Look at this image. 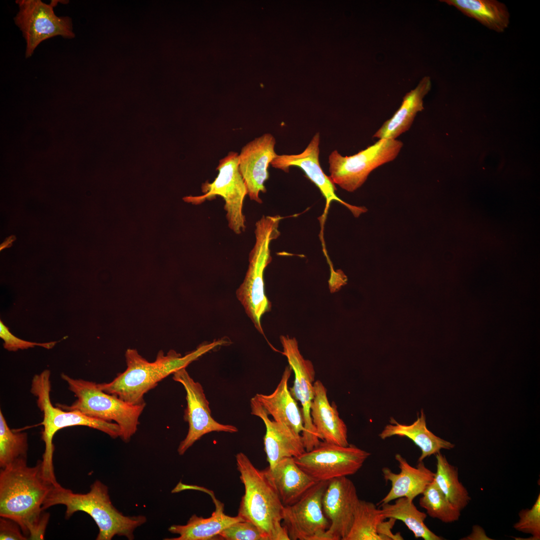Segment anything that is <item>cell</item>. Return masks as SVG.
<instances>
[{
	"label": "cell",
	"mask_w": 540,
	"mask_h": 540,
	"mask_svg": "<svg viewBox=\"0 0 540 540\" xmlns=\"http://www.w3.org/2000/svg\"><path fill=\"white\" fill-rule=\"evenodd\" d=\"M54 483L45 475L42 460L28 466L16 460L0 472V516L16 522L30 540H43L50 514L44 502Z\"/></svg>",
	"instance_id": "cell-1"
},
{
	"label": "cell",
	"mask_w": 540,
	"mask_h": 540,
	"mask_svg": "<svg viewBox=\"0 0 540 540\" xmlns=\"http://www.w3.org/2000/svg\"><path fill=\"white\" fill-rule=\"evenodd\" d=\"M225 340H214L200 344L196 350L182 356L175 350H170L166 355L162 350L156 360L150 362L136 349L128 348L125 354L126 368L110 382L98 384L104 392L114 395L133 405L145 404L144 396L158 383L171 374L182 368L214 348L226 344Z\"/></svg>",
	"instance_id": "cell-2"
},
{
	"label": "cell",
	"mask_w": 540,
	"mask_h": 540,
	"mask_svg": "<svg viewBox=\"0 0 540 540\" xmlns=\"http://www.w3.org/2000/svg\"><path fill=\"white\" fill-rule=\"evenodd\" d=\"M57 504L66 506V518L78 511L89 514L98 528L97 540H110L116 535L133 540L135 529L146 521L144 516H128L120 512L112 504L107 486L99 480L94 482L86 494L73 492L58 483L54 484L42 509Z\"/></svg>",
	"instance_id": "cell-3"
},
{
	"label": "cell",
	"mask_w": 540,
	"mask_h": 540,
	"mask_svg": "<svg viewBox=\"0 0 540 540\" xmlns=\"http://www.w3.org/2000/svg\"><path fill=\"white\" fill-rule=\"evenodd\" d=\"M236 459L244 486L238 515L256 525L266 540H290L282 524L284 505L264 470L256 468L242 452Z\"/></svg>",
	"instance_id": "cell-4"
},
{
	"label": "cell",
	"mask_w": 540,
	"mask_h": 540,
	"mask_svg": "<svg viewBox=\"0 0 540 540\" xmlns=\"http://www.w3.org/2000/svg\"><path fill=\"white\" fill-rule=\"evenodd\" d=\"M284 218L279 215L263 216L256 223V242L249 255V265L243 282L236 296L256 328L264 334L261 318L271 310L272 304L264 293V270L272 260L270 244L280 235L278 228Z\"/></svg>",
	"instance_id": "cell-5"
},
{
	"label": "cell",
	"mask_w": 540,
	"mask_h": 540,
	"mask_svg": "<svg viewBox=\"0 0 540 540\" xmlns=\"http://www.w3.org/2000/svg\"><path fill=\"white\" fill-rule=\"evenodd\" d=\"M50 372L46 370L32 378L30 392L36 398L37 405L42 412L44 426L42 439L45 450L42 460L44 473L53 482H57L54 472L53 454L54 450L52 438L55 434L63 428L76 426H88L102 432L111 438L120 437L121 430L116 423L93 418L78 411H68L52 404Z\"/></svg>",
	"instance_id": "cell-6"
},
{
	"label": "cell",
	"mask_w": 540,
	"mask_h": 540,
	"mask_svg": "<svg viewBox=\"0 0 540 540\" xmlns=\"http://www.w3.org/2000/svg\"><path fill=\"white\" fill-rule=\"evenodd\" d=\"M61 377L77 399L70 406L58 404L56 406L65 410L78 411L91 418L110 422L114 420L120 427V438L124 442L130 441L138 430L139 418L146 403L131 404L104 392L94 382L74 379L63 373Z\"/></svg>",
	"instance_id": "cell-7"
},
{
	"label": "cell",
	"mask_w": 540,
	"mask_h": 540,
	"mask_svg": "<svg viewBox=\"0 0 540 540\" xmlns=\"http://www.w3.org/2000/svg\"><path fill=\"white\" fill-rule=\"evenodd\" d=\"M216 170L218 174L214 180L202 184L204 194L186 196L184 200L198 204L206 200H212L217 196H221L225 202L224 208L229 228L236 234H240L246 228L242 208L248 191L238 170V154L230 152L219 160Z\"/></svg>",
	"instance_id": "cell-8"
},
{
	"label": "cell",
	"mask_w": 540,
	"mask_h": 540,
	"mask_svg": "<svg viewBox=\"0 0 540 540\" xmlns=\"http://www.w3.org/2000/svg\"><path fill=\"white\" fill-rule=\"evenodd\" d=\"M402 146L396 139H380L350 156H343L334 150L328 156L330 176L334 184L353 192L363 184L373 170L394 160Z\"/></svg>",
	"instance_id": "cell-9"
},
{
	"label": "cell",
	"mask_w": 540,
	"mask_h": 540,
	"mask_svg": "<svg viewBox=\"0 0 540 540\" xmlns=\"http://www.w3.org/2000/svg\"><path fill=\"white\" fill-rule=\"evenodd\" d=\"M370 455L352 444L344 446L323 441L294 459L297 465L317 482L354 474Z\"/></svg>",
	"instance_id": "cell-10"
},
{
	"label": "cell",
	"mask_w": 540,
	"mask_h": 540,
	"mask_svg": "<svg viewBox=\"0 0 540 540\" xmlns=\"http://www.w3.org/2000/svg\"><path fill=\"white\" fill-rule=\"evenodd\" d=\"M18 12L14 22L22 32L26 42L25 56L30 57L43 41L56 36L72 39L75 37L72 18L58 16L54 10L53 0L46 4L40 0H16Z\"/></svg>",
	"instance_id": "cell-11"
},
{
	"label": "cell",
	"mask_w": 540,
	"mask_h": 540,
	"mask_svg": "<svg viewBox=\"0 0 540 540\" xmlns=\"http://www.w3.org/2000/svg\"><path fill=\"white\" fill-rule=\"evenodd\" d=\"M328 481L316 482L298 500L284 506L282 522L292 540H328L330 523L322 499Z\"/></svg>",
	"instance_id": "cell-12"
},
{
	"label": "cell",
	"mask_w": 540,
	"mask_h": 540,
	"mask_svg": "<svg viewBox=\"0 0 540 540\" xmlns=\"http://www.w3.org/2000/svg\"><path fill=\"white\" fill-rule=\"evenodd\" d=\"M172 374V379L184 387L187 402L184 418L188 423L189 428L186 436L178 446V452L180 455H183L196 442L206 434L212 432L234 433L238 431L236 427L220 424L212 418L202 386L190 377L186 368H182Z\"/></svg>",
	"instance_id": "cell-13"
},
{
	"label": "cell",
	"mask_w": 540,
	"mask_h": 540,
	"mask_svg": "<svg viewBox=\"0 0 540 540\" xmlns=\"http://www.w3.org/2000/svg\"><path fill=\"white\" fill-rule=\"evenodd\" d=\"M280 340L283 348L282 353L287 358L288 366L294 372V385L289 390L292 397L302 406L304 430L302 436L306 450L308 452L320 442L310 416V406L314 397L315 371L312 362L302 355L294 338L281 336Z\"/></svg>",
	"instance_id": "cell-14"
},
{
	"label": "cell",
	"mask_w": 540,
	"mask_h": 540,
	"mask_svg": "<svg viewBox=\"0 0 540 540\" xmlns=\"http://www.w3.org/2000/svg\"><path fill=\"white\" fill-rule=\"evenodd\" d=\"M358 498L354 482L346 476L328 481L324 494V512L330 522L328 540H344L352 527Z\"/></svg>",
	"instance_id": "cell-15"
},
{
	"label": "cell",
	"mask_w": 540,
	"mask_h": 540,
	"mask_svg": "<svg viewBox=\"0 0 540 540\" xmlns=\"http://www.w3.org/2000/svg\"><path fill=\"white\" fill-rule=\"evenodd\" d=\"M320 134L317 132L302 153L298 154H278L270 164L272 167L285 172H288L290 168L292 166L300 168L320 190L326 198V209H328L330 202L334 200L346 206L355 217L359 216L366 212L367 209L364 206L350 204L337 196L334 184L330 176L324 174L320 164Z\"/></svg>",
	"instance_id": "cell-16"
},
{
	"label": "cell",
	"mask_w": 540,
	"mask_h": 540,
	"mask_svg": "<svg viewBox=\"0 0 540 540\" xmlns=\"http://www.w3.org/2000/svg\"><path fill=\"white\" fill-rule=\"evenodd\" d=\"M276 139L270 134L255 138L242 147L238 154V170L246 186L250 199L262 204L260 193L266 192L265 182L268 179V168L277 156Z\"/></svg>",
	"instance_id": "cell-17"
},
{
	"label": "cell",
	"mask_w": 540,
	"mask_h": 540,
	"mask_svg": "<svg viewBox=\"0 0 540 540\" xmlns=\"http://www.w3.org/2000/svg\"><path fill=\"white\" fill-rule=\"evenodd\" d=\"M250 408L251 414L260 418L266 426L264 450L268 467H273L285 458H296L306 452L302 435L282 422L270 420L255 396L250 400Z\"/></svg>",
	"instance_id": "cell-18"
},
{
	"label": "cell",
	"mask_w": 540,
	"mask_h": 540,
	"mask_svg": "<svg viewBox=\"0 0 540 540\" xmlns=\"http://www.w3.org/2000/svg\"><path fill=\"white\" fill-rule=\"evenodd\" d=\"M395 459L398 463L399 473H394L387 467L382 468L384 478L390 482L391 488L379 502L380 504L402 497L413 501L434 480L435 473L426 468L423 461L418 462L414 467L399 454L395 455Z\"/></svg>",
	"instance_id": "cell-19"
},
{
	"label": "cell",
	"mask_w": 540,
	"mask_h": 540,
	"mask_svg": "<svg viewBox=\"0 0 540 540\" xmlns=\"http://www.w3.org/2000/svg\"><path fill=\"white\" fill-rule=\"evenodd\" d=\"M314 386L310 416L319 439L340 446H348L347 427L339 416L336 406L330 404L327 390L321 381H315Z\"/></svg>",
	"instance_id": "cell-20"
},
{
	"label": "cell",
	"mask_w": 540,
	"mask_h": 540,
	"mask_svg": "<svg viewBox=\"0 0 540 540\" xmlns=\"http://www.w3.org/2000/svg\"><path fill=\"white\" fill-rule=\"evenodd\" d=\"M292 369L286 366L275 390L270 394H257L255 397L274 420L288 426L296 434L304 430L302 414L288 389Z\"/></svg>",
	"instance_id": "cell-21"
},
{
	"label": "cell",
	"mask_w": 540,
	"mask_h": 540,
	"mask_svg": "<svg viewBox=\"0 0 540 540\" xmlns=\"http://www.w3.org/2000/svg\"><path fill=\"white\" fill-rule=\"evenodd\" d=\"M264 470L284 506L296 502L316 483L297 465L294 458H285Z\"/></svg>",
	"instance_id": "cell-22"
},
{
	"label": "cell",
	"mask_w": 540,
	"mask_h": 540,
	"mask_svg": "<svg viewBox=\"0 0 540 540\" xmlns=\"http://www.w3.org/2000/svg\"><path fill=\"white\" fill-rule=\"evenodd\" d=\"M384 520L380 509L374 504L360 500L352 527L344 540H403L400 534L392 532L396 520Z\"/></svg>",
	"instance_id": "cell-23"
},
{
	"label": "cell",
	"mask_w": 540,
	"mask_h": 540,
	"mask_svg": "<svg viewBox=\"0 0 540 540\" xmlns=\"http://www.w3.org/2000/svg\"><path fill=\"white\" fill-rule=\"evenodd\" d=\"M216 510L207 518L193 514L184 525H172L168 529L172 534H178L176 538L166 540H210L220 538V534L231 524L244 520L240 516H230L224 512V504L212 496Z\"/></svg>",
	"instance_id": "cell-24"
},
{
	"label": "cell",
	"mask_w": 540,
	"mask_h": 540,
	"mask_svg": "<svg viewBox=\"0 0 540 540\" xmlns=\"http://www.w3.org/2000/svg\"><path fill=\"white\" fill-rule=\"evenodd\" d=\"M390 423L379 434L380 438L385 440L398 436L410 438L421 450L418 462L440 452L442 449L450 450L454 447V444L436 436L427 428L422 410L420 416L410 424H399L392 418H390Z\"/></svg>",
	"instance_id": "cell-25"
},
{
	"label": "cell",
	"mask_w": 540,
	"mask_h": 540,
	"mask_svg": "<svg viewBox=\"0 0 540 540\" xmlns=\"http://www.w3.org/2000/svg\"><path fill=\"white\" fill-rule=\"evenodd\" d=\"M429 76H424L417 86L404 97L399 108L374 135L380 139H396L410 128L416 116L424 109L423 98L431 88Z\"/></svg>",
	"instance_id": "cell-26"
},
{
	"label": "cell",
	"mask_w": 540,
	"mask_h": 540,
	"mask_svg": "<svg viewBox=\"0 0 540 540\" xmlns=\"http://www.w3.org/2000/svg\"><path fill=\"white\" fill-rule=\"evenodd\" d=\"M464 15L474 18L488 28L503 32L510 24V14L506 5L496 0H442Z\"/></svg>",
	"instance_id": "cell-27"
},
{
	"label": "cell",
	"mask_w": 540,
	"mask_h": 540,
	"mask_svg": "<svg viewBox=\"0 0 540 540\" xmlns=\"http://www.w3.org/2000/svg\"><path fill=\"white\" fill-rule=\"evenodd\" d=\"M382 516L402 522L416 538L424 540H442L444 538L431 531L424 524L427 514L419 510L413 501L405 497L396 498L393 504H380Z\"/></svg>",
	"instance_id": "cell-28"
},
{
	"label": "cell",
	"mask_w": 540,
	"mask_h": 540,
	"mask_svg": "<svg viewBox=\"0 0 540 540\" xmlns=\"http://www.w3.org/2000/svg\"><path fill=\"white\" fill-rule=\"evenodd\" d=\"M436 470L434 480L448 500L460 511L471 498L466 488L460 481L458 468L451 464L440 452L435 454Z\"/></svg>",
	"instance_id": "cell-29"
},
{
	"label": "cell",
	"mask_w": 540,
	"mask_h": 540,
	"mask_svg": "<svg viewBox=\"0 0 540 540\" xmlns=\"http://www.w3.org/2000/svg\"><path fill=\"white\" fill-rule=\"evenodd\" d=\"M28 434L16 432L8 427L0 411V466L2 468L14 462L27 459Z\"/></svg>",
	"instance_id": "cell-30"
},
{
	"label": "cell",
	"mask_w": 540,
	"mask_h": 540,
	"mask_svg": "<svg viewBox=\"0 0 540 540\" xmlns=\"http://www.w3.org/2000/svg\"><path fill=\"white\" fill-rule=\"evenodd\" d=\"M422 494L420 506L426 510L429 516L444 523L458 520L460 510L448 500L434 480Z\"/></svg>",
	"instance_id": "cell-31"
},
{
	"label": "cell",
	"mask_w": 540,
	"mask_h": 540,
	"mask_svg": "<svg viewBox=\"0 0 540 540\" xmlns=\"http://www.w3.org/2000/svg\"><path fill=\"white\" fill-rule=\"evenodd\" d=\"M519 520L514 524V528L520 532L530 534L526 540H540V494L530 508L522 509L518 513Z\"/></svg>",
	"instance_id": "cell-32"
},
{
	"label": "cell",
	"mask_w": 540,
	"mask_h": 540,
	"mask_svg": "<svg viewBox=\"0 0 540 540\" xmlns=\"http://www.w3.org/2000/svg\"><path fill=\"white\" fill-rule=\"evenodd\" d=\"M219 536L226 540H266L256 525L246 520L231 524L223 530Z\"/></svg>",
	"instance_id": "cell-33"
},
{
	"label": "cell",
	"mask_w": 540,
	"mask_h": 540,
	"mask_svg": "<svg viewBox=\"0 0 540 540\" xmlns=\"http://www.w3.org/2000/svg\"><path fill=\"white\" fill-rule=\"evenodd\" d=\"M0 337L4 342V348L10 351H16L18 349H26L34 346H40L50 349L57 342H52L46 343H37L21 340L12 334L9 330V328L6 326L1 320L0 321Z\"/></svg>",
	"instance_id": "cell-34"
},
{
	"label": "cell",
	"mask_w": 540,
	"mask_h": 540,
	"mask_svg": "<svg viewBox=\"0 0 540 540\" xmlns=\"http://www.w3.org/2000/svg\"><path fill=\"white\" fill-rule=\"evenodd\" d=\"M28 538L22 532L20 526L13 520L0 516V540H26Z\"/></svg>",
	"instance_id": "cell-35"
},
{
	"label": "cell",
	"mask_w": 540,
	"mask_h": 540,
	"mask_svg": "<svg viewBox=\"0 0 540 540\" xmlns=\"http://www.w3.org/2000/svg\"><path fill=\"white\" fill-rule=\"evenodd\" d=\"M465 538L464 540H492L486 535L484 529L479 526H474L471 534Z\"/></svg>",
	"instance_id": "cell-36"
},
{
	"label": "cell",
	"mask_w": 540,
	"mask_h": 540,
	"mask_svg": "<svg viewBox=\"0 0 540 540\" xmlns=\"http://www.w3.org/2000/svg\"><path fill=\"white\" fill-rule=\"evenodd\" d=\"M16 237L14 236H12L6 238L5 240L0 244V250H2L4 248H9L12 245V242L15 240Z\"/></svg>",
	"instance_id": "cell-37"
}]
</instances>
